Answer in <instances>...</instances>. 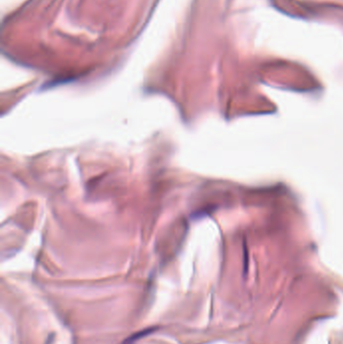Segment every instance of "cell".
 I'll return each mask as SVG.
<instances>
[{
    "label": "cell",
    "instance_id": "6da1fadb",
    "mask_svg": "<svg viewBox=\"0 0 343 344\" xmlns=\"http://www.w3.org/2000/svg\"><path fill=\"white\" fill-rule=\"evenodd\" d=\"M154 330H155V328H147L145 330H142V331L134 333L133 335L129 336L122 344H134L138 339H140V338H142L144 336H147L150 333H152Z\"/></svg>",
    "mask_w": 343,
    "mask_h": 344
}]
</instances>
